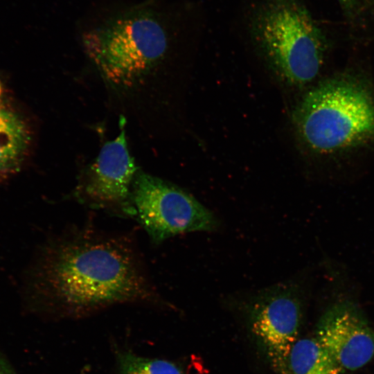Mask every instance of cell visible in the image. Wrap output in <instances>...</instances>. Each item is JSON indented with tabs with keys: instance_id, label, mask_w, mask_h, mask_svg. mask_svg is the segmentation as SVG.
<instances>
[{
	"instance_id": "cell-3",
	"label": "cell",
	"mask_w": 374,
	"mask_h": 374,
	"mask_svg": "<svg viewBox=\"0 0 374 374\" xmlns=\"http://www.w3.org/2000/svg\"><path fill=\"white\" fill-rule=\"evenodd\" d=\"M242 8L252 42L281 80L301 86L315 78L326 39L301 0H244Z\"/></svg>"
},
{
	"instance_id": "cell-14",
	"label": "cell",
	"mask_w": 374,
	"mask_h": 374,
	"mask_svg": "<svg viewBox=\"0 0 374 374\" xmlns=\"http://www.w3.org/2000/svg\"><path fill=\"white\" fill-rule=\"evenodd\" d=\"M80 374H87V369L84 368Z\"/></svg>"
},
{
	"instance_id": "cell-7",
	"label": "cell",
	"mask_w": 374,
	"mask_h": 374,
	"mask_svg": "<svg viewBox=\"0 0 374 374\" xmlns=\"http://www.w3.org/2000/svg\"><path fill=\"white\" fill-rule=\"evenodd\" d=\"M121 119V132L104 144L94 162L82 175L74 196L89 207L121 217H135L132 184L138 169L130 154Z\"/></svg>"
},
{
	"instance_id": "cell-2",
	"label": "cell",
	"mask_w": 374,
	"mask_h": 374,
	"mask_svg": "<svg viewBox=\"0 0 374 374\" xmlns=\"http://www.w3.org/2000/svg\"><path fill=\"white\" fill-rule=\"evenodd\" d=\"M175 14L152 2L109 14L82 32L84 53L114 90L142 89L170 53L178 19Z\"/></svg>"
},
{
	"instance_id": "cell-8",
	"label": "cell",
	"mask_w": 374,
	"mask_h": 374,
	"mask_svg": "<svg viewBox=\"0 0 374 374\" xmlns=\"http://www.w3.org/2000/svg\"><path fill=\"white\" fill-rule=\"evenodd\" d=\"M315 338L344 369H358L374 355V332L359 305L347 297L326 309L317 324Z\"/></svg>"
},
{
	"instance_id": "cell-4",
	"label": "cell",
	"mask_w": 374,
	"mask_h": 374,
	"mask_svg": "<svg viewBox=\"0 0 374 374\" xmlns=\"http://www.w3.org/2000/svg\"><path fill=\"white\" fill-rule=\"evenodd\" d=\"M297 133L309 149L330 154L374 139V98L349 77L324 81L310 90L294 112Z\"/></svg>"
},
{
	"instance_id": "cell-13",
	"label": "cell",
	"mask_w": 374,
	"mask_h": 374,
	"mask_svg": "<svg viewBox=\"0 0 374 374\" xmlns=\"http://www.w3.org/2000/svg\"><path fill=\"white\" fill-rule=\"evenodd\" d=\"M0 374H13L2 362H0Z\"/></svg>"
},
{
	"instance_id": "cell-11",
	"label": "cell",
	"mask_w": 374,
	"mask_h": 374,
	"mask_svg": "<svg viewBox=\"0 0 374 374\" xmlns=\"http://www.w3.org/2000/svg\"><path fill=\"white\" fill-rule=\"evenodd\" d=\"M116 358L118 374H184L170 361L141 356L130 350H118Z\"/></svg>"
},
{
	"instance_id": "cell-12",
	"label": "cell",
	"mask_w": 374,
	"mask_h": 374,
	"mask_svg": "<svg viewBox=\"0 0 374 374\" xmlns=\"http://www.w3.org/2000/svg\"><path fill=\"white\" fill-rule=\"evenodd\" d=\"M345 13L350 17L362 10L366 0H337Z\"/></svg>"
},
{
	"instance_id": "cell-9",
	"label": "cell",
	"mask_w": 374,
	"mask_h": 374,
	"mask_svg": "<svg viewBox=\"0 0 374 374\" xmlns=\"http://www.w3.org/2000/svg\"><path fill=\"white\" fill-rule=\"evenodd\" d=\"M30 141V132L24 121L0 105V181L20 170Z\"/></svg>"
},
{
	"instance_id": "cell-15",
	"label": "cell",
	"mask_w": 374,
	"mask_h": 374,
	"mask_svg": "<svg viewBox=\"0 0 374 374\" xmlns=\"http://www.w3.org/2000/svg\"><path fill=\"white\" fill-rule=\"evenodd\" d=\"M1 84H0V95H1Z\"/></svg>"
},
{
	"instance_id": "cell-1",
	"label": "cell",
	"mask_w": 374,
	"mask_h": 374,
	"mask_svg": "<svg viewBox=\"0 0 374 374\" xmlns=\"http://www.w3.org/2000/svg\"><path fill=\"white\" fill-rule=\"evenodd\" d=\"M24 286L35 303L60 319H80L121 304L163 302L135 241L91 225L69 228L46 240Z\"/></svg>"
},
{
	"instance_id": "cell-10",
	"label": "cell",
	"mask_w": 374,
	"mask_h": 374,
	"mask_svg": "<svg viewBox=\"0 0 374 374\" xmlns=\"http://www.w3.org/2000/svg\"><path fill=\"white\" fill-rule=\"evenodd\" d=\"M344 370L315 337L303 338L292 346L284 374H343Z\"/></svg>"
},
{
	"instance_id": "cell-5",
	"label": "cell",
	"mask_w": 374,
	"mask_h": 374,
	"mask_svg": "<svg viewBox=\"0 0 374 374\" xmlns=\"http://www.w3.org/2000/svg\"><path fill=\"white\" fill-rule=\"evenodd\" d=\"M131 197L136 218L155 244L179 234L213 231L219 224L191 194L141 170L134 178Z\"/></svg>"
},
{
	"instance_id": "cell-6",
	"label": "cell",
	"mask_w": 374,
	"mask_h": 374,
	"mask_svg": "<svg viewBox=\"0 0 374 374\" xmlns=\"http://www.w3.org/2000/svg\"><path fill=\"white\" fill-rule=\"evenodd\" d=\"M305 285L296 280L276 284L253 295L243 307L258 346L280 374H284L288 355L299 339Z\"/></svg>"
}]
</instances>
